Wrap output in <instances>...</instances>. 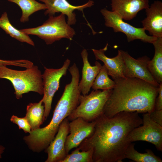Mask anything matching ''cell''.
Here are the masks:
<instances>
[{
    "label": "cell",
    "instance_id": "cell-1",
    "mask_svg": "<svg viewBox=\"0 0 162 162\" xmlns=\"http://www.w3.org/2000/svg\"><path fill=\"white\" fill-rule=\"evenodd\" d=\"M95 121L94 130L78 147L80 151L92 150L93 162H122L130 132L142 124L136 112L123 111L108 118L103 114Z\"/></svg>",
    "mask_w": 162,
    "mask_h": 162
},
{
    "label": "cell",
    "instance_id": "cell-2",
    "mask_svg": "<svg viewBox=\"0 0 162 162\" xmlns=\"http://www.w3.org/2000/svg\"><path fill=\"white\" fill-rule=\"evenodd\" d=\"M104 106L108 118L123 111L150 113L154 110L158 87L136 78H119Z\"/></svg>",
    "mask_w": 162,
    "mask_h": 162
},
{
    "label": "cell",
    "instance_id": "cell-3",
    "mask_svg": "<svg viewBox=\"0 0 162 162\" xmlns=\"http://www.w3.org/2000/svg\"><path fill=\"white\" fill-rule=\"evenodd\" d=\"M78 85L77 80H71L65 86L50 123L44 127L31 130L28 135L24 136V140L33 152H40L47 148L54 138L60 124L79 105L81 95Z\"/></svg>",
    "mask_w": 162,
    "mask_h": 162
},
{
    "label": "cell",
    "instance_id": "cell-4",
    "mask_svg": "<svg viewBox=\"0 0 162 162\" xmlns=\"http://www.w3.org/2000/svg\"><path fill=\"white\" fill-rule=\"evenodd\" d=\"M0 78L10 81L15 90L17 99L30 92L42 95L44 87L42 74L37 66L34 65L24 70L10 69L6 65L0 64Z\"/></svg>",
    "mask_w": 162,
    "mask_h": 162
},
{
    "label": "cell",
    "instance_id": "cell-5",
    "mask_svg": "<svg viewBox=\"0 0 162 162\" xmlns=\"http://www.w3.org/2000/svg\"><path fill=\"white\" fill-rule=\"evenodd\" d=\"M28 35H35L51 44L62 38L71 40L75 34L74 29L66 22L65 16L61 14L57 16H50L42 25L20 30Z\"/></svg>",
    "mask_w": 162,
    "mask_h": 162
},
{
    "label": "cell",
    "instance_id": "cell-6",
    "mask_svg": "<svg viewBox=\"0 0 162 162\" xmlns=\"http://www.w3.org/2000/svg\"><path fill=\"white\" fill-rule=\"evenodd\" d=\"M112 89L93 90L88 94L81 95L79 104L67 118L68 120L71 121L78 117L89 122L95 120L103 114Z\"/></svg>",
    "mask_w": 162,
    "mask_h": 162
},
{
    "label": "cell",
    "instance_id": "cell-7",
    "mask_svg": "<svg viewBox=\"0 0 162 162\" xmlns=\"http://www.w3.org/2000/svg\"><path fill=\"white\" fill-rule=\"evenodd\" d=\"M100 12L105 19V26L110 27L115 32H122L126 35L128 42L136 40L152 43L157 38L147 35L143 28H136L124 21L116 13L109 11L106 8L101 9Z\"/></svg>",
    "mask_w": 162,
    "mask_h": 162
},
{
    "label": "cell",
    "instance_id": "cell-8",
    "mask_svg": "<svg viewBox=\"0 0 162 162\" xmlns=\"http://www.w3.org/2000/svg\"><path fill=\"white\" fill-rule=\"evenodd\" d=\"M70 63V60L67 59L60 68H44L45 70L42 74L44 87V96L42 99L44 108V121L50 113L53 97L60 87L61 78L66 75Z\"/></svg>",
    "mask_w": 162,
    "mask_h": 162
},
{
    "label": "cell",
    "instance_id": "cell-9",
    "mask_svg": "<svg viewBox=\"0 0 162 162\" xmlns=\"http://www.w3.org/2000/svg\"><path fill=\"white\" fill-rule=\"evenodd\" d=\"M142 125L134 128L129 134L128 141L130 142L145 141L154 145L157 150L162 151V126L153 121L149 113L142 115Z\"/></svg>",
    "mask_w": 162,
    "mask_h": 162
},
{
    "label": "cell",
    "instance_id": "cell-10",
    "mask_svg": "<svg viewBox=\"0 0 162 162\" xmlns=\"http://www.w3.org/2000/svg\"><path fill=\"white\" fill-rule=\"evenodd\" d=\"M124 67L123 74L126 78H136L143 80L156 86L159 85L150 72L148 64L150 59L146 56L136 59L127 52L121 50Z\"/></svg>",
    "mask_w": 162,
    "mask_h": 162
},
{
    "label": "cell",
    "instance_id": "cell-11",
    "mask_svg": "<svg viewBox=\"0 0 162 162\" xmlns=\"http://www.w3.org/2000/svg\"><path fill=\"white\" fill-rule=\"evenodd\" d=\"M95 120L91 122L86 121L81 117L77 118L69 122V134L65 143L67 154L73 148L78 147L82 142L93 132Z\"/></svg>",
    "mask_w": 162,
    "mask_h": 162
},
{
    "label": "cell",
    "instance_id": "cell-12",
    "mask_svg": "<svg viewBox=\"0 0 162 162\" xmlns=\"http://www.w3.org/2000/svg\"><path fill=\"white\" fill-rule=\"evenodd\" d=\"M69 122L67 118L64 119L54 138L45 149L48 155L45 162H61L67 155L65 143L69 132Z\"/></svg>",
    "mask_w": 162,
    "mask_h": 162
},
{
    "label": "cell",
    "instance_id": "cell-13",
    "mask_svg": "<svg viewBox=\"0 0 162 162\" xmlns=\"http://www.w3.org/2000/svg\"><path fill=\"white\" fill-rule=\"evenodd\" d=\"M44 3L47 8L44 12L45 15L49 16H54L56 13L60 12L68 17L67 23L70 26L75 24L76 16L74 10L83 11L88 7H90L94 5V2L89 0L86 3L79 6L71 4L67 0H39Z\"/></svg>",
    "mask_w": 162,
    "mask_h": 162
},
{
    "label": "cell",
    "instance_id": "cell-14",
    "mask_svg": "<svg viewBox=\"0 0 162 162\" xmlns=\"http://www.w3.org/2000/svg\"><path fill=\"white\" fill-rule=\"evenodd\" d=\"M146 17L141 22L143 27L150 35L162 37V3L155 1L146 9Z\"/></svg>",
    "mask_w": 162,
    "mask_h": 162
},
{
    "label": "cell",
    "instance_id": "cell-15",
    "mask_svg": "<svg viewBox=\"0 0 162 162\" xmlns=\"http://www.w3.org/2000/svg\"><path fill=\"white\" fill-rule=\"evenodd\" d=\"M112 11L123 20H130L140 10L149 7L148 0H111Z\"/></svg>",
    "mask_w": 162,
    "mask_h": 162
},
{
    "label": "cell",
    "instance_id": "cell-16",
    "mask_svg": "<svg viewBox=\"0 0 162 162\" xmlns=\"http://www.w3.org/2000/svg\"><path fill=\"white\" fill-rule=\"evenodd\" d=\"M108 46L107 43L102 49H92L96 59L100 60L104 63L108 75L110 76L113 80L119 78H126L123 74L124 62L121 50H118L116 56L110 58L105 54L107 50Z\"/></svg>",
    "mask_w": 162,
    "mask_h": 162
},
{
    "label": "cell",
    "instance_id": "cell-17",
    "mask_svg": "<svg viewBox=\"0 0 162 162\" xmlns=\"http://www.w3.org/2000/svg\"><path fill=\"white\" fill-rule=\"evenodd\" d=\"M81 54L83 64L82 79L79 81L78 86L81 94L85 95L88 94L90 91L102 65L97 61L95 62L94 66L90 65L88 61V54L86 50L83 49Z\"/></svg>",
    "mask_w": 162,
    "mask_h": 162
},
{
    "label": "cell",
    "instance_id": "cell-18",
    "mask_svg": "<svg viewBox=\"0 0 162 162\" xmlns=\"http://www.w3.org/2000/svg\"><path fill=\"white\" fill-rule=\"evenodd\" d=\"M154 54L148 64V69L154 79L160 84L162 83V37L157 38L152 44Z\"/></svg>",
    "mask_w": 162,
    "mask_h": 162
},
{
    "label": "cell",
    "instance_id": "cell-19",
    "mask_svg": "<svg viewBox=\"0 0 162 162\" xmlns=\"http://www.w3.org/2000/svg\"><path fill=\"white\" fill-rule=\"evenodd\" d=\"M42 99L38 102L30 103L27 106L25 116L30 124L31 130L40 128L44 122V106Z\"/></svg>",
    "mask_w": 162,
    "mask_h": 162
},
{
    "label": "cell",
    "instance_id": "cell-20",
    "mask_svg": "<svg viewBox=\"0 0 162 162\" xmlns=\"http://www.w3.org/2000/svg\"><path fill=\"white\" fill-rule=\"evenodd\" d=\"M0 28L12 38L21 42L26 43L34 46L33 41L28 34L17 29L11 24L6 12H4L0 17Z\"/></svg>",
    "mask_w": 162,
    "mask_h": 162
},
{
    "label": "cell",
    "instance_id": "cell-21",
    "mask_svg": "<svg viewBox=\"0 0 162 162\" xmlns=\"http://www.w3.org/2000/svg\"><path fill=\"white\" fill-rule=\"evenodd\" d=\"M7 0L16 4L21 8L22 14L20 20L22 22L28 21L29 16L34 13L47 8L44 4L40 3L35 0Z\"/></svg>",
    "mask_w": 162,
    "mask_h": 162
},
{
    "label": "cell",
    "instance_id": "cell-22",
    "mask_svg": "<svg viewBox=\"0 0 162 162\" xmlns=\"http://www.w3.org/2000/svg\"><path fill=\"white\" fill-rule=\"evenodd\" d=\"M146 152L141 153L134 148V144L131 142L128 146L124 154V158L131 160L136 162H162V160L155 155L150 149Z\"/></svg>",
    "mask_w": 162,
    "mask_h": 162
},
{
    "label": "cell",
    "instance_id": "cell-23",
    "mask_svg": "<svg viewBox=\"0 0 162 162\" xmlns=\"http://www.w3.org/2000/svg\"><path fill=\"white\" fill-rule=\"evenodd\" d=\"M107 70L105 65L102 66L93 82L92 88L94 90H108L113 89L115 86L114 80L108 76Z\"/></svg>",
    "mask_w": 162,
    "mask_h": 162
},
{
    "label": "cell",
    "instance_id": "cell-24",
    "mask_svg": "<svg viewBox=\"0 0 162 162\" xmlns=\"http://www.w3.org/2000/svg\"><path fill=\"white\" fill-rule=\"evenodd\" d=\"M92 150L80 151L77 147L70 154H67L61 162H93Z\"/></svg>",
    "mask_w": 162,
    "mask_h": 162
},
{
    "label": "cell",
    "instance_id": "cell-25",
    "mask_svg": "<svg viewBox=\"0 0 162 162\" xmlns=\"http://www.w3.org/2000/svg\"><path fill=\"white\" fill-rule=\"evenodd\" d=\"M10 121L17 124L19 129H22L26 133L30 134L31 131V126L25 117H19L13 115L10 118Z\"/></svg>",
    "mask_w": 162,
    "mask_h": 162
},
{
    "label": "cell",
    "instance_id": "cell-26",
    "mask_svg": "<svg viewBox=\"0 0 162 162\" xmlns=\"http://www.w3.org/2000/svg\"><path fill=\"white\" fill-rule=\"evenodd\" d=\"M0 64L13 65L28 68L33 65V62L28 60L21 59L14 60H3L0 59Z\"/></svg>",
    "mask_w": 162,
    "mask_h": 162
},
{
    "label": "cell",
    "instance_id": "cell-27",
    "mask_svg": "<svg viewBox=\"0 0 162 162\" xmlns=\"http://www.w3.org/2000/svg\"><path fill=\"white\" fill-rule=\"evenodd\" d=\"M149 114L153 121L162 126V110H154Z\"/></svg>",
    "mask_w": 162,
    "mask_h": 162
},
{
    "label": "cell",
    "instance_id": "cell-28",
    "mask_svg": "<svg viewBox=\"0 0 162 162\" xmlns=\"http://www.w3.org/2000/svg\"><path fill=\"white\" fill-rule=\"evenodd\" d=\"M154 110H162V83L160 84L158 87V94L155 101Z\"/></svg>",
    "mask_w": 162,
    "mask_h": 162
},
{
    "label": "cell",
    "instance_id": "cell-29",
    "mask_svg": "<svg viewBox=\"0 0 162 162\" xmlns=\"http://www.w3.org/2000/svg\"><path fill=\"white\" fill-rule=\"evenodd\" d=\"M5 149V147L3 146L0 145V159L2 158V154L4 153Z\"/></svg>",
    "mask_w": 162,
    "mask_h": 162
}]
</instances>
